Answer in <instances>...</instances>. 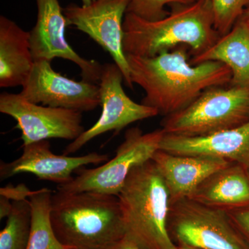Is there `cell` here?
Instances as JSON below:
<instances>
[{"label": "cell", "instance_id": "cell-1", "mask_svg": "<svg viewBox=\"0 0 249 249\" xmlns=\"http://www.w3.org/2000/svg\"><path fill=\"white\" fill-rule=\"evenodd\" d=\"M186 45L154 57L126 54L132 83L145 91L142 104L170 116L191 105L205 90L231 83L230 69L219 62L193 65Z\"/></svg>", "mask_w": 249, "mask_h": 249}, {"label": "cell", "instance_id": "cell-2", "mask_svg": "<svg viewBox=\"0 0 249 249\" xmlns=\"http://www.w3.org/2000/svg\"><path fill=\"white\" fill-rule=\"evenodd\" d=\"M172 11L160 20L147 21L126 14L124 20L125 54L154 57L181 45L193 55L202 53L220 36L214 29L213 13L209 0L188 5H171Z\"/></svg>", "mask_w": 249, "mask_h": 249}, {"label": "cell", "instance_id": "cell-3", "mask_svg": "<svg viewBox=\"0 0 249 249\" xmlns=\"http://www.w3.org/2000/svg\"><path fill=\"white\" fill-rule=\"evenodd\" d=\"M51 222L60 243L104 249L125 235L117 196L95 192L52 195Z\"/></svg>", "mask_w": 249, "mask_h": 249}, {"label": "cell", "instance_id": "cell-4", "mask_svg": "<svg viewBox=\"0 0 249 249\" xmlns=\"http://www.w3.org/2000/svg\"><path fill=\"white\" fill-rule=\"evenodd\" d=\"M125 235L142 249H178L168 230L170 200L153 160L134 167L117 196Z\"/></svg>", "mask_w": 249, "mask_h": 249}, {"label": "cell", "instance_id": "cell-5", "mask_svg": "<svg viewBox=\"0 0 249 249\" xmlns=\"http://www.w3.org/2000/svg\"><path fill=\"white\" fill-rule=\"evenodd\" d=\"M249 121V87H212L182 110L165 116V134L184 137L209 135Z\"/></svg>", "mask_w": 249, "mask_h": 249}, {"label": "cell", "instance_id": "cell-6", "mask_svg": "<svg viewBox=\"0 0 249 249\" xmlns=\"http://www.w3.org/2000/svg\"><path fill=\"white\" fill-rule=\"evenodd\" d=\"M162 129L143 133L138 127L129 129L116 150L115 157L94 168H80L70 182L57 186L62 193L95 192L118 196L132 168L151 160L164 136Z\"/></svg>", "mask_w": 249, "mask_h": 249}, {"label": "cell", "instance_id": "cell-7", "mask_svg": "<svg viewBox=\"0 0 249 249\" xmlns=\"http://www.w3.org/2000/svg\"><path fill=\"white\" fill-rule=\"evenodd\" d=\"M168 230L178 246L196 249H249L227 211L189 198L170 206Z\"/></svg>", "mask_w": 249, "mask_h": 249}, {"label": "cell", "instance_id": "cell-8", "mask_svg": "<svg viewBox=\"0 0 249 249\" xmlns=\"http://www.w3.org/2000/svg\"><path fill=\"white\" fill-rule=\"evenodd\" d=\"M127 0H94L88 6L69 4L63 9L67 26H74L93 39L111 55L124 75V82L133 88L130 70L124 49V20Z\"/></svg>", "mask_w": 249, "mask_h": 249}, {"label": "cell", "instance_id": "cell-9", "mask_svg": "<svg viewBox=\"0 0 249 249\" xmlns=\"http://www.w3.org/2000/svg\"><path fill=\"white\" fill-rule=\"evenodd\" d=\"M0 112L17 121L23 145L50 139L73 142L85 131L80 111L36 104L19 93H1Z\"/></svg>", "mask_w": 249, "mask_h": 249}, {"label": "cell", "instance_id": "cell-10", "mask_svg": "<svg viewBox=\"0 0 249 249\" xmlns=\"http://www.w3.org/2000/svg\"><path fill=\"white\" fill-rule=\"evenodd\" d=\"M124 75L115 63L102 66L99 80L102 113L96 124L69 144L63 155L76 153L95 137L110 131L119 132L137 121L159 115L155 108L132 101L123 88Z\"/></svg>", "mask_w": 249, "mask_h": 249}, {"label": "cell", "instance_id": "cell-11", "mask_svg": "<svg viewBox=\"0 0 249 249\" xmlns=\"http://www.w3.org/2000/svg\"><path fill=\"white\" fill-rule=\"evenodd\" d=\"M22 87L21 96L36 104L80 112L93 111L101 106L99 85L62 76L47 60L35 62Z\"/></svg>", "mask_w": 249, "mask_h": 249}, {"label": "cell", "instance_id": "cell-12", "mask_svg": "<svg viewBox=\"0 0 249 249\" xmlns=\"http://www.w3.org/2000/svg\"><path fill=\"white\" fill-rule=\"evenodd\" d=\"M36 1L37 21L30 31L31 51L34 61L52 62L55 58L65 59L79 67L82 80L99 83L103 65L80 56L66 40L67 19L58 0Z\"/></svg>", "mask_w": 249, "mask_h": 249}, {"label": "cell", "instance_id": "cell-13", "mask_svg": "<svg viewBox=\"0 0 249 249\" xmlns=\"http://www.w3.org/2000/svg\"><path fill=\"white\" fill-rule=\"evenodd\" d=\"M109 155L96 152L80 157L58 155L51 150L48 140L23 145L22 155L10 163L1 162V181L21 173H31L38 179L65 184L73 179L72 174L88 165H99L109 160Z\"/></svg>", "mask_w": 249, "mask_h": 249}, {"label": "cell", "instance_id": "cell-14", "mask_svg": "<svg viewBox=\"0 0 249 249\" xmlns=\"http://www.w3.org/2000/svg\"><path fill=\"white\" fill-rule=\"evenodd\" d=\"M160 150L175 155L216 157L249 165V121L234 128L201 137L165 134Z\"/></svg>", "mask_w": 249, "mask_h": 249}, {"label": "cell", "instance_id": "cell-15", "mask_svg": "<svg viewBox=\"0 0 249 249\" xmlns=\"http://www.w3.org/2000/svg\"><path fill=\"white\" fill-rule=\"evenodd\" d=\"M152 160L164 180L171 205L189 198L212 174L233 163L216 157L175 155L160 150Z\"/></svg>", "mask_w": 249, "mask_h": 249}, {"label": "cell", "instance_id": "cell-16", "mask_svg": "<svg viewBox=\"0 0 249 249\" xmlns=\"http://www.w3.org/2000/svg\"><path fill=\"white\" fill-rule=\"evenodd\" d=\"M189 199L227 212L249 207L247 169L239 163H231L203 181Z\"/></svg>", "mask_w": 249, "mask_h": 249}, {"label": "cell", "instance_id": "cell-17", "mask_svg": "<svg viewBox=\"0 0 249 249\" xmlns=\"http://www.w3.org/2000/svg\"><path fill=\"white\" fill-rule=\"evenodd\" d=\"M34 61L30 32L14 21L0 17V87L22 86L30 75Z\"/></svg>", "mask_w": 249, "mask_h": 249}, {"label": "cell", "instance_id": "cell-18", "mask_svg": "<svg viewBox=\"0 0 249 249\" xmlns=\"http://www.w3.org/2000/svg\"><path fill=\"white\" fill-rule=\"evenodd\" d=\"M222 62L232 73L231 86L249 87V22L241 18L231 30L202 53L193 55V65Z\"/></svg>", "mask_w": 249, "mask_h": 249}, {"label": "cell", "instance_id": "cell-19", "mask_svg": "<svg viewBox=\"0 0 249 249\" xmlns=\"http://www.w3.org/2000/svg\"><path fill=\"white\" fill-rule=\"evenodd\" d=\"M52 191L42 188L29 197L31 207L30 236L27 249H67L57 238L51 222Z\"/></svg>", "mask_w": 249, "mask_h": 249}, {"label": "cell", "instance_id": "cell-20", "mask_svg": "<svg viewBox=\"0 0 249 249\" xmlns=\"http://www.w3.org/2000/svg\"><path fill=\"white\" fill-rule=\"evenodd\" d=\"M11 214L0 232V249H27L30 236L31 207L28 199L13 201Z\"/></svg>", "mask_w": 249, "mask_h": 249}, {"label": "cell", "instance_id": "cell-21", "mask_svg": "<svg viewBox=\"0 0 249 249\" xmlns=\"http://www.w3.org/2000/svg\"><path fill=\"white\" fill-rule=\"evenodd\" d=\"M213 13L214 29L227 34L249 8V0H209Z\"/></svg>", "mask_w": 249, "mask_h": 249}, {"label": "cell", "instance_id": "cell-22", "mask_svg": "<svg viewBox=\"0 0 249 249\" xmlns=\"http://www.w3.org/2000/svg\"><path fill=\"white\" fill-rule=\"evenodd\" d=\"M198 0H127L126 14H134L145 20L154 22L169 14L165 9L167 5H188Z\"/></svg>", "mask_w": 249, "mask_h": 249}, {"label": "cell", "instance_id": "cell-23", "mask_svg": "<svg viewBox=\"0 0 249 249\" xmlns=\"http://www.w3.org/2000/svg\"><path fill=\"white\" fill-rule=\"evenodd\" d=\"M35 191H31L24 184H19L14 187L7 186L1 188L0 196H6V198L13 201L25 200L27 198L32 196Z\"/></svg>", "mask_w": 249, "mask_h": 249}, {"label": "cell", "instance_id": "cell-24", "mask_svg": "<svg viewBox=\"0 0 249 249\" xmlns=\"http://www.w3.org/2000/svg\"><path fill=\"white\" fill-rule=\"evenodd\" d=\"M232 222L249 240V207L229 211Z\"/></svg>", "mask_w": 249, "mask_h": 249}, {"label": "cell", "instance_id": "cell-25", "mask_svg": "<svg viewBox=\"0 0 249 249\" xmlns=\"http://www.w3.org/2000/svg\"><path fill=\"white\" fill-rule=\"evenodd\" d=\"M104 249H142L133 241L124 235L121 240L116 241Z\"/></svg>", "mask_w": 249, "mask_h": 249}, {"label": "cell", "instance_id": "cell-26", "mask_svg": "<svg viewBox=\"0 0 249 249\" xmlns=\"http://www.w3.org/2000/svg\"><path fill=\"white\" fill-rule=\"evenodd\" d=\"M6 196H0V219L8 217L12 211L13 204Z\"/></svg>", "mask_w": 249, "mask_h": 249}, {"label": "cell", "instance_id": "cell-27", "mask_svg": "<svg viewBox=\"0 0 249 249\" xmlns=\"http://www.w3.org/2000/svg\"><path fill=\"white\" fill-rule=\"evenodd\" d=\"M94 0H82L83 6H88L90 4L93 2Z\"/></svg>", "mask_w": 249, "mask_h": 249}, {"label": "cell", "instance_id": "cell-28", "mask_svg": "<svg viewBox=\"0 0 249 249\" xmlns=\"http://www.w3.org/2000/svg\"><path fill=\"white\" fill-rule=\"evenodd\" d=\"M242 18H243L244 19H247V20L249 22V8L245 11V14L243 15V16H242Z\"/></svg>", "mask_w": 249, "mask_h": 249}, {"label": "cell", "instance_id": "cell-29", "mask_svg": "<svg viewBox=\"0 0 249 249\" xmlns=\"http://www.w3.org/2000/svg\"><path fill=\"white\" fill-rule=\"evenodd\" d=\"M178 249H196L191 247H184V246H178Z\"/></svg>", "mask_w": 249, "mask_h": 249}, {"label": "cell", "instance_id": "cell-30", "mask_svg": "<svg viewBox=\"0 0 249 249\" xmlns=\"http://www.w3.org/2000/svg\"><path fill=\"white\" fill-rule=\"evenodd\" d=\"M246 169H247V173H248V175L249 176V165H248V166L246 167Z\"/></svg>", "mask_w": 249, "mask_h": 249}, {"label": "cell", "instance_id": "cell-31", "mask_svg": "<svg viewBox=\"0 0 249 249\" xmlns=\"http://www.w3.org/2000/svg\"><path fill=\"white\" fill-rule=\"evenodd\" d=\"M74 249V248H68V249Z\"/></svg>", "mask_w": 249, "mask_h": 249}]
</instances>
